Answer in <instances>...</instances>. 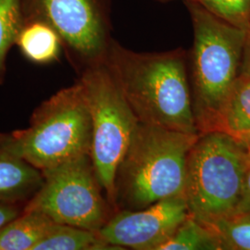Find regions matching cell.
<instances>
[{"label":"cell","mask_w":250,"mask_h":250,"mask_svg":"<svg viewBox=\"0 0 250 250\" xmlns=\"http://www.w3.org/2000/svg\"><path fill=\"white\" fill-rule=\"evenodd\" d=\"M105 62L138 123L198 134L186 53H138L111 39Z\"/></svg>","instance_id":"6da1fadb"},{"label":"cell","mask_w":250,"mask_h":250,"mask_svg":"<svg viewBox=\"0 0 250 250\" xmlns=\"http://www.w3.org/2000/svg\"><path fill=\"white\" fill-rule=\"evenodd\" d=\"M198 134L138 123L117 171L116 202L140 209L184 196L189 151Z\"/></svg>","instance_id":"7a4b0ae2"},{"label":"cell","mask_w":250,"mask_h":250,"mask_svg":"<svg viewBox=\"0 0 250 250\" xmlns=\"http://www.w3.org/2000/svg\"><path fill=\"white\" fill-rule=\"evenodd\" d=\"M194 30L192 104L199 134L212 132L219 110L240 73L248 31L187 2Z\"/></svg>","instance_id":"3957f363"},{"label":"cell","mask_w":250,"mask_h":250,"mask_svg":"<svg viewBox=\"0 0 250 250\" xmlns=\"http://www.w3.org/2000/svg\"><path fill=\"white\" fill-rule=\"evenodd\" d=\"M92 120L79 81L36 108L26 129L9 134L0 147L41 170L90 155Z\"/></svg>","instance_id":"277c9868"},{"label":"cell","mask_w":250,"mask_h":250,"mask_svg":"<svg viewBox=\"0 0 250 250\" xmlns=\"http://www.w3.org/2000/svg\"><path fill=\"white\" fill-rule=\"evenodd\" d=\"M250 161L241 142L222 132L199 134L188 154L184 197L204 224L233 214Z\"/></svg>","instance_id":"5b68a950"},{"label":"cell","mask_w":250,"mask_h":250,"mask_svg":"<svg viewBox=\"0 0 250 250\" xmlns=\"http://www.w3.org/2000/svg\"><path fill=\"white\" fill-rule=\"evenodd\" d=\"M78 81L92 120L90 156L107 202L115 206L117 171L138 121L105 59L83 68Z\"/></svg>","instance_id":"8992f818"},{"label":"cell","mask_w":250,"mask_h":250,"mask_svg":"<svg viewBox=\"0 0 250 250\" xmlns=\"http://www.w3.org/2000/svg\"><path fill=\"white\" fill-rule=\"evenodd\" d=\"M42 187L24 210L46 215L56 224L98 232L110 218L91 156L83 155L42 170Z\"/></svg>","instance_id":"52a82bcc"},{"label":"cell","mask_w":250,"mask_h":250,"mask_svg":"<svg viewBox=\"0 0 250 250\" xmlns=\"http://www.w3.org/2000/svg\"><path fill=\"white\" fill-rule=\"evenodd\" d=\"M24 23L52 27L83 68L105 59L111 37L108 0H20Z\"/></svg>","instance_id":"ba28073f"},{"label":"cell","mask_w":250,"mask_h":250,"mask_svg":"<svg viewBox=\"0 0 250 250\" xmlns=\"http://www.w3.org/2000/svg\"><path fill=\"white\" fill-rule=\"evenodd\" d=\"M189 215L184 196L169 197L140 209L118 211L98 233L116 250H159Z\"/></svg>","instance_id":"9c48e42d"},{"label":"cell","mask_w":250,"mask_h":250,"mask_svg":"<svg viewBox=\"0 0 250 250\" xmlns=\"http://www.w3.org/2000/svg\"><path fill=\"white\" fill-rule=\"evenodd\" d=\"M43 182L41 170L0 147V202L15 204L29 201Z\"/></svg>","instance_id":"30bf717a"},{"label":"cell","mask_w":250,"mask_h":250,"mask_svg":"<svg viewBox=\"0 0 250 250\" xmlns=\"http://www.w3.org/2000/svg\"><path fill=\"white\" fill-rule=\"evenodd\" d=\"M240 140L250 133V75L240 72L216 118L212 132Z\"/></svg>","instance_id":"8fae6325"},{"label":"cell","mask_w":250,"mask_h":250,"mask_svg":"<svg viewBox=\"0 0 250 250\" xmlns=\"http://www.w3.org/2000/svg\"><path fill=\"white\" fill-rule=\"evenodd\" d=\"M56 224L39 211L24 210L0 229V250H33Z\"/></svg>","instance_id":"7c38bea8"},{"label":"cell","mask_w":250,"mask_h":250,"mask_svg":"<svg viewBox=\"0 0 250 250\" xmlns=\"http://www.w3.org/2000/svg\"><path fill=\"white\" fill-rule=\"evenodd\" d=\"M16 45L29 62L40 65L57 62L63 49L59 34L52 27L40 21L24 23Z\"/></svg>","instance_id":"4fadbf2b"},{"label":"cell","mask_w":250,"mask_h":250,"mask_svg":"<svg viewBox=\"0 0 250 250\" xmlns=\"http://www.w3.org/2000/svg\"><path fill=\"white\" fill-rule=\"evenodd\" d=\"M116 250L101 239L98 232L67 224H56L33 250Z\"/></svg>","instance_id":"5bb4252c"},{"label":"cell","mask_w":250,"mask_h":250,"mask_svg":"<svg viewBox=\"0 0 250 250\" xmlns=\"http://www.w3.org/2000/svg\"><path fill=\"white\" fill-rule=\"evenodd\" d=\"M159 250H225V247L210 225L189 215Z\"/></svg>","instance_id":"9a60e30c"},{"label":"cell","mask_w":250,"mask_h":250,"mask_svg":"<svg viewBox=\"0 0 250 250\" xmlns=\"http://www.w3.org/2000/svg\"><path fill=\"white\" fill-rule=\"evenodd\" d=\"M23 26L20 0H0V84L6 77L8 54Z\"/></svg>","instance_id":"2e32d148"},{"label":"cell","mask_w":250,"mask_h":250,"mask_svg":"<svg viewBox=\"0 0 250 250\" xmlns=\"http://www.w3.org/2000/svg\"><path fill=\"white\" fill-rule=\"evenodd\" d=\"M208 225L218 232L225 250H250V212L234 213Z\"/></svg>","instance_id":"e0dca14e"},{"label":"cell","mask_w":250,"mask_h":250,"mask_svg":"<svg viewBox=\"0 0 250 250\" xmlns=\"http://www.w3.org/2000/svg\"><path fill=\"white\" fill-rule=\"evenodd\" d=\"M206 9L224 21L250 30V0H199Z\"/></svg>","instance_id":"ac0fdd59"},{"label":"cell","mask_w":250,"mask_h":250,"mask_svg":"<svg viewBox=\"0 0 250 250\" xmlns=\"http://www.w3.org/2000/svg\"><path fill=\"white\" fill-rule=\"evenodd\" d=\"M245 212H250V164L244 177L241 195H240L236 209L234 211V213H245Z\"/></svg>","instance_id":"d6986e66"},{"label":"cell","mask_w":250,"mask_h":250,"mask_svg":"<svg viewBox=\"0 0 250 250\" xmlns=\"http://www.w3.org/2000/svg\"><path fill=\"white\" fill-rule=\"evenodd\" d=\"M21 214L18 207L12 203L0 202V229Z\"/></svg>","instance_id":"ffe728a7"},{"label":"cell","mask_w":250,"mask_h":250,"mask_svg":"<svg viewBox=\"0 0 250 250\" xmlns=\"http://www.w3.org/2000/svg\"><path fill=\"white\" fill-rule=\"evenodd\" d=\"M240 72L250 75V30L248 31L247 39L244 46Z\"/></svg>","instance_id":"44dd1931"},{"label":"cell","mask_w":250,"mask_h":250,"mask_svg":"<svg viewBox=\"0 0 250 250\" xmlns=\"http://www.w3.org/2000/svg\"><path fill=\"white\" fill-rule=\"evenodd\" d=\"M238 141H240L242 145H243V146L245 147L250 161V133L246 134L244 137H242L241 139L238 140Z\"/></svg>","instance_id":"7402d4cb"},{"label":"cell","mask_w":250,"mask_h":250,"mask_svg":"<svg viewBox=\"0 0 250 250\" xmlns=\"http://www.w3.org/2000/svg\"><path fill=\"white\" fill-rule=\"evenodd\" d=\"M9 137V134H0V144L5 142Z\"/></svg>","instance_id":"603a6c76"},{"label":"cell","mask_w":250,"mask_h":250,"mask_svg":"<svg viewBox=\"0 0 250 250\" xmlns=\"http://www.w3.org/2000/svg\"><path fill=\"white\" fill-rule=\"evenodd\" d=\"M157 1H160V2H170V1H175V0H157ZM184 1H186V2H188V1H196V2H198L199 0H184Z\"/></svg>","instance_id":"cb8c5ba5"}]
</instances>
